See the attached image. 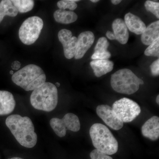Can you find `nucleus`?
I'll list each match as a JSON object with an SVG mask.
<instances>
[{"instance_id": "nucleus-28", "label": "nucleus", "mask_w": 159, "mask_h": 159, "mask_svg": "<svg viewBox=\"0 0 159 159\" xmlns=\"http://www.w3.org/2000/svg\"><path fill=\"white\" fill-rule=\"evenodd\" d=\"M106 36L107 38L110 40H115L116 37H115V34L113 32L110 31H107L106 33Z\"/></svg>"}, {"instance_id": "nucleus-19", "label": "nucleus", "mask_w": 159, "mask_h": 159, "mask_svg": "<svg viewBox=\"0 0 159 159\" xmlns=\"http://www.w3.org/2000/svg\"><path fill=\"white\" fill-rule=\"evenodd\" d=\"M17 9L9 0H3L0 2V23L6 16L15 17L18 14Z\"/></svg>"}, {"instance_id": "nucleus-3", "label": "nucleus", "mask_w": 159, "mask_h": 159, "mask_svg": "<svg viewBox=\"0 0 159 159\" xmlns=\"http://www.w3.org/2000/svg\"><path fill=\"white\" fill-rule=\"evenodd\" d=\"M30 101L36 109L47 112L54 110L58 102L57 87L52 83H44L33 91Z\"/></svg>"}, {"instance_id": "nucleus-9", "label": "nucleus", "mask_w": 159, "mask_h": 159, "mask_svg": "<svg viewBox=\"0 0 159 159\" xmlns=\"http://www.w3.org/2000/svg\"><path fill=\"white\" fill-rule=\"evenodd\" d=\"M97 113L99 118L110 128L119 130L123 126V122L117 117L112 108L107 105H100L97 108Z\"/></svg>"}, {"instance_id": "nucleus-17", "label": "nucleus", "mask_w": 159, "mask_h": 159, "mask_svg": "<svg viewBox=\"0 0 159 159\" xmlns=\"http://www.w3.org/2000/svg\"><path fill=\"white\" fill-rule=\"evenodd\" d=\"M159 39V21L151 24L141 36L142 43L145 45L149 46L155 41Z\"/></svg>"}, {"instance_id": "nucleus-24", "label": "nucleus", "mask_w": 159, "mask_h": 159, "mask_svg": "<svg viewBox=\"0 0 159 159\" xmlns=\"http://www.w3.org/2000/svg\"><path fill=\"white\" fill-rule=\"evenodd\" d=\"M109 46V43L105 37L100 38L95 47L94 51L104 52V51H107Z\"/></svg>"}, {"instance_id": "nucleus-26", "label": "nucleus", "mask_w": 159, "mask_h": 159, "mask_svg": "<svg viewBox=\"0 0 159 159\" xmlns=\"http://www.w3.org/2000/svg\"><path fill=\"white\" fill-rule=\"evenodd\" d=\"M111 57L110 52L107 51L104 52H94L91 58L93 60L108 59Z\"/></svg>"}, {"instance_id": "nucleus-10", "label": "nucleus", "mask_w": 159, "mask_h": 159, "mask_svg": "<svg viewBox=\"0 0 159 159\" xmlns=\"http://www.w3.org/2000/svg\"><path fill=\"white\" fill-rule=\"evenodd\" d=\"M58 38L62 44L66 58L70 59L74 57L77 49V38L72 36V32L66 29H61L58 32Z\"/></svg>"}, {"instance_id": "nucleus-34", "label": "nucleus", "mask_w": 159, "mask_h": 159, "mask_svg": "<svg viewBox=\"0 0 159 159\" xmlns=\"http://www.w3.org/2000/svg\"><path fill=\"white\" fill-rule=\"evenodd\" d=\"M24 159L21 158L17 157H15L11 158H10V159Z\"/></svg>"}, {"instance_id": "nucleus-20", "label": "nucleus", "mask_w": 159, "mask_h": 159, "mask_svg": "<svg viewBox=\"0 0 159 159\" xmlns=\"http://www.w3.org/2000/svg\"><path fill=\"white\" fill-rule=\"evenodd\" d=\"M11 2L18 11L20 13L31 11L34 6V1L32 0H12Z\"/></svg>"}, {"instance_id": "nucleus-21", "label": "nucleus", "mask_w": 159, "mask_h": 159, "mask_svg": "<svg viewBox=\"0 0 159 159\" xmlns=\"http://www.w3.org/2000/svg\"><path fill=\"white\" fill-rule=\"evenodd\" d=\"M78 2L79 0H61L57 2V6L60 9H69L72 11L77 8L76 2Z\"/></svg>"}, {"instance_id": "nucleus-16", "label": "nucleus", "mask_w": 159, "mask_h": 159, "mask_svg": "<svg viewBox=\"0 0 159 159\" xmlns=\"http://www.w3.org/2000/svg\"><path fill=\"white\" fill-rule=\"evenodd\" d=\"M114 65L113 62L108 59L93 60L90 62L94 74L97 77L111 72L113 69Z\"/></svg>"}, {"instance_id": "nucleus-8", "label": "nucleus", "mask_w": 159, "mask_h": 159, "mask_svg": "<svg viewBox=\"0 0 159 159\" xmlns=\"http://www.w3.org/2000/svg\"><path fill=\"white\" fill-rule=\"evenodd\" d=\"M50 125L55 133L60 138L65 136L67 130L76 132L80 128L79 118L71 113L66 114L61 119L53 118L50 120Z\"/></svg>"}, {"instance_id": "nucleus-12", "label": "nucleus", "mask_w": 159, "mask_h": 159, "mask_svg": "<svg viewBox=\"0 0 159 159\" xmlns=\"http://www.w3.org/2000/svg\"><path fill=\"white\" fill-rule=\"evenodd\" d=\"M142 135L145 138L156 141L159 138V118L154 116L148 119L142 125Z\"/></svg>"}, {"instance_id": "nucleus-27", "label": "nucleus", "mask_w": 159, "mask_h": 159, "mask_svg": "<svg viewBox=\"0 0 159 159\" xmlns=\"http://www.w3.org/2000/svg\"><path fill=\"white\" fill-rule=\"evenodd\" d=\"M151 72L153 76H158L159 74V59L155 61L150 66Z\"/></svg>"}, {"instance_id": "nucleus-35", "label": "nucleus", "mask_w": 159, "mask_h": 159, "mask_svg": "<svg viewBox=\"0 0 159 159\" xmlns=\"http://www.w3.org/2000/svg\"><path fill=\"white\" fill-rule=\"evenodd\" d=\"M56 87H59L60 86V84L59 83L57 82L56 83Z\"/></svg>"}, {"instance_id": "nucleus-11", "label": "nucleus", "mask_w": 159, "mask_h": 159, "mask_svg": "<svg viewBox=\"0 0 159 159\" xmlns=\"http://www.w3.org/2000/svg\"><path fill=\"white\" fill-rule=\"evenodd\" d=\"M77 46L75 58L79 59L82 58L89 49L93 45L95 36L93 32L86 31L80 33L77 38Z\"/></svg>"}, {"instance_id": "nucleus-5", "label": "nucleus", "mask_w": 159, "mask_h": 159, "mask_svg": "<svg viewBox=\"0 0 159 159\" xmlns=\"http://www.w3.org/2000/svg\"><path fill=\"white\" fill-rule=\"evenodd\" d=\"M111 84L116 92L127 95L134 93L140 87L139 78L128 69H121L112 74Z\"/></svg>"}, {"instance_id": "nucleus-1", "label": "nucleus", "mask_w": 159, "mask_h": 159, "mask_svg": "<svg viewBox=\"0 0 159 159\" xmlns=\"http://www.w3.org/2000/svg\"><path fill=\"white\" fill-rule=\"evenodd\" d=\"M6 124L18 142L24 147L33 148L37 142L33 122L29 117L19 115L9 116Z\"/></svg>"}, {"instance_id": "nucleus-33", "label": "nucleus", "mask_w": 159, "mask_h": 159, "mask_svg": "<svg viewBox=\"0 0 159 159\" xmlns=\"http://www.w3.org/2000/svg\"><path fill=\"white\" fill-rule=\"evenodd\" d=\"M91 2L93 3H97V2H99L98 0H91Z\"/></svg>"}, {"instance_id": "nucleus-14", "label": "nucleus", "mask_w": 159, "mask_h": 159, "mask_svg": "<svg viewBox=\"0 0 159 159\" xmlns=\"http://www.w3.org/2000/svg\"><path fill=\"white\" fill-rule=\"evenodd\" d=\"M125 23L128 30L136 34H142L146 28L145 23L141 19L130 12L125 15Z\"/></svg>"}, {"instance_id": "nucleus-2", "label": "nucleus", "mask_w": 159, "mask_h": 159, "mask_svg": "<svg viewBox=\"0 0 159 159\" xmlns=\"http://www.w3.org/2000/svg\"><path fill=\"white\" fill-rule=\"evenodd\" d=\"M11 80L25 90L33 91L46 82V76L41 68L30 64L13 74Z\"/></svg>"}, {"instance_id": "nucleus-23", "label": "nucleus", "mask_w": 159, "mask_h": 159, "mask_svg": "<svg viewBox=\"0 0 159 159\" xmlns=\"http://www.w3.org/2000/svg\"><path fill=\"white\" fill-rule=\"evenodd\" d=\"M145 6L146 10L154 15L157 18H159V3L147 1L145 2Z\"/></svg>"}, {"instance_id": "nucleus-7", "label": "nucleus", "mask_w": 159, "mask_h": 159, "mask_svg": "<svg viewBox=\"0 0 159 159\" xmlns=\"http://www.w3.org/2000/svg\"><path fill=\"white\" fill-rule=\"evenodd\" d=\"M113 110L117 117L124 122H130L141 113V109L136 102L128 98H123L116 101Z\"/></svg>"}, {"instance_id": "nucleus-4", "label": "nucleus", "mask_w": 159, "mask_h": 159, "mask_svg": "<svg viewBox=\"0 0 159 159\" xmlns=\"http://www.w3.org/2000/svg\"><path fill=\"white\" fill-rule=\"evenodd\" d=\"M90 136L96 149L108 155L116 153L119 144L110 130L101 123H95L91 126Z\"/></svg>"}, {"instance_id": "nucleus-6", "label": "nucleus", "mask_w": 159, "mask_h": 159, "mask_svg": "<svg viewBox=\"0 0 159 159\" xmlns=\"http://www.w3.org/2000/svg\"><path fill=\"white\" fill-rule=\"evenodd\" d=\"M43 27V22L41 18L31 16L25 20L19 31V36L21 41L27 45L34 43L39 37Z\"/></svg>"}, {"instance_id": "nucleus-15", "label": "nucleus", "mask_w": 159, "mask_h": 159, "mask_svg": "<svg viewBox=\"0 0 159 159\" xmlns=\"http://www.w3.org/2000/svg\"><path fill=\"white\" fill-rule=\"evenodd\" d=\"M15 106V100L11 93L0 91V115L11 113L14 110Z\"/></svg>"}, {"instance_id": "nucleus-18", "label": "nucleus", "mask_w": 159, "mask_h": 159, "mask_svg": "<svg viewBox=\"0 0 159 159\" xmlns=\"http://www.w3.org/2000/svg\"><path fill=\"white\" fill-rule=\"evenodd\" d=\"M54 17L57 23L70 24L76 21L78 16L74 11L59 9L54 11Z\"/></svg>"}, {"instance_id": "nucleus-29", "label": "nucleus", "mask_w": 159, "mask_h": 159, "mask_svg": "<svg viewBox=\"0 0 159 159\" xmlns=\"http://www.w3.org/2000/svg\"><path fill=\"white\" fill-rule=\"evenodd\" d=\"M21 64L19 61H15L14 62L12 63L11 67L14 70H17L20 68V67Z\"/></svg>"}, {"instance_id": "nucleus-25", "label": "nucleus", "mask_w": 159, "mask_h": 159, "mask_svg": "<svg viewBox=\"0 0 159 159\" xmlns=\"http://www.w3.org/2000/svg\"><path fill=\"white\" fill-rule=\"evenodd\" d=\"M91 159H113L112 157L106 154L101 152L97 149H94L90 154Z\"/></svg>"}, {"instance_id": "nucleus-31", "label": "nucleus", "mask_w": 159, "mask_h": 159, "mask_svg": "<svg viewBox=\"0 0 159 159\" xmlns=\"http://www.w3.org/2000/svg\"><path fill=\"white\" fill-rule=\"evenodd\" d=\"M139 84H144V81H143L142 79H140V78H139Z\"/></svg>"}, {"instance_id": "nucleus-22", "label": "nucleus", "mask_w": 159, "mask_h": 159, "mask_svg": "<svg viewBox=\"0 0 159 159\" xmlns=\"http://www.w3.org/2000/svg\"><path fill=\"white\" fill-rule=\"evenodd\" d=\"M144 54L147 56L159 57V39L155 41L145 50Z\"/></svg>"}, {"instance_id": "nucleus-30", "label": "nucleus", "mask_w": 159, "mask_h": 159, "mask_svg": "<svg viewBox=\"0 0 159 159\" xmlns=\"http://www.w3.org/2000/svg\"><path fill=\"white\" fill-rule=\"evenodd\" d=\"M121 2H122L121 0H112V1H111V3L115 5H118V4H119Z\"/></svg>"}, {"instance_id": "nucleus-32", "label": "nucleus", "mask_w": 159, "mask_h": 159, "mask_svg": "<svg viewBox=\"0 0 159 159\" xmlns=\"http://www.w3.org/2000/svg\"><path fill=\"white\" fill-rule=\"evenodd\" d=\"M156 102L158 104H159V95H158L156 98Z\"/></svg>"}, {"instance_id": "nucleus-13", "label": "nucleus", "mask_w": 159, "mask_h": 159, "mask_svg": "<svg viewBox=\"0 0 159 159\" xmlns=\"http://www.w3.org/2000/svg\"><path fill=\"white\" fill-rule=\"evenodd\" d=\"M112 27L116 39L120 43L125 44L128 42L129 33L124 20L122 19H116L114 20Z\"/></svg>"}]
</instances>
